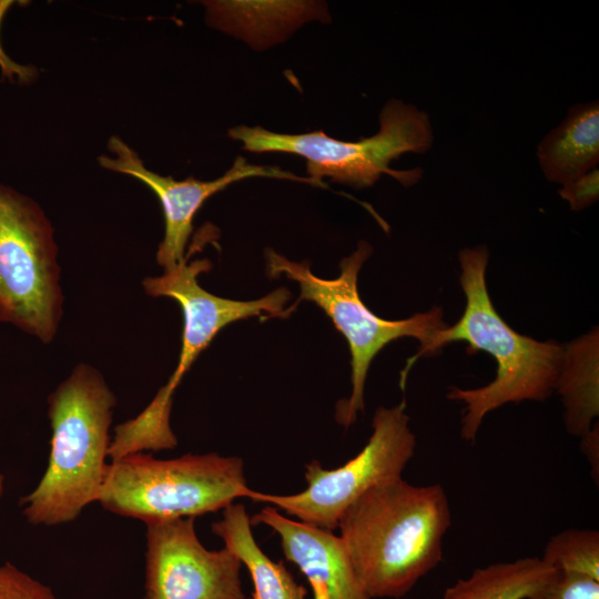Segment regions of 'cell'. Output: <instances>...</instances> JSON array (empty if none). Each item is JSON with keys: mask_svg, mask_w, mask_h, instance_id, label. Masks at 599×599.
<instances>
[{"mask_svg": "<svg viewBox=\"0 0 599 599\" xmlns=\"http://www.w3.org/2000/svg\"><path fill=\"white\" fill-rule=\"evenodd\" d=\"M564 347L555 390L565 407L567 432L582 436L599 414L598 332L596 329Z\"/></svg>", "mask_w": 599, "mask_h": 599, "instance_id": "obj_16", "label": "cell"}, {"mask_svg": "<svg viewBox=\"0 0 599 599\" xmlns=\"http://www.w3.org/2000/svg\"><path fill=\"white\" fill-rule=\"evenodd\" d=\"M115 404L102 375L87 364H79L49 395L52 437L48 466L37 487L19 501L29 524L71 522L99 500Z\"/></svg>", "mask_w": 599, "mask_h": 599, "instance_id": "obj_3", "label": "cell"}, {"mask_svg": "<svg viewBox=\"0 0 599 599\" xmlns=\"http://www.w3.org/2000/svg\"><path fill=\"white\" fill-rule=\"evenodd\" d=\"M451 511L440 484L403 477L364 493L338 522L355 575L372 599L406 596L443 559Z\"/></svg>", "mask_w": 599, "mask_h": 599, "instance_id": "obj_1", "label": "cell"}, {"mask_svg": "<svg viewBox=\"0 0 599 599\" xmlns=\"http://www.w3.org/2000/svg\"><path fill=\"white\" fill-rule=\"evenodd\" d=\"M229 135L251 152H283L304 158L309 177L319 183L328 177L356 187L372 186L383 174L404 186L416 184L423 175L422 169L395 170L389 164L407 152L424 154L434 142L428 114L400 100L384 105L375 135L356 142L341 141L323 131L286 134L246 125L230 129Z\"/></svg>", "mask_w": 599, "mask_h": 599, "instance_id": "obj_5", "label": "cell"}, {"mask_svg": "<svg viewBox=\"0 0 599 599\" xmlns=\"http://www.w3.org/2000/svg\"><path fill=\"white\" fill-rule=\"evenodd\" d=\"M106 154L98 158L100 166L109 171L126 174L145 184L159 199L164 214V237L156 252V261L169 270L186 256L185 247L193 230V219L204 202L230 184L243 179L261 176L292 180L314 186L325 187L313 179L298 176L277 166L256 165L238 156L233 165L221 176L212 181L187 177L177 181L163 176L145 167L139 154L121 138L111 136Z\"/></svg>", "mask_w": 599, "mask_h": 599, "instance_id": "obj_10", "label": "cell"}, {"mask_svg": "<svg viewBox=\"0 0 599 599\" xmlns=\"http://www.w3.org/2000/svg\"><path fill=\"white\" fill-rule=\"evenodd\" d=\"M251 525L268 526L283 554L306 577L313 599H372L359 583L344 544L333 531L296 521L265 506Z\"/></svg>", "mask_w": 599, "mask_h": 599, "instance_id": "obj_12", "label": "cell"}, {"mask_svg": "<svg viewBox=\"0 0 599 599\" xmlns=\"http://www.w3.org/2000/svg\"><path fill=\"white\" fill-rule=\"evenodd\" d=\"M4 491V476L0 473V499Z\"/></svg>", "mask_w": 599, "mask_h": 599, "instance_id": "obj_23", "label": "cell"}, {"mask_svg": "<svg viewBox=\"0 0 599 599\" xmlns=\"http://www.w3.org/2000/svg\"><path fill=\"white\" fill-rule=\"evenodd\" d=\"M581 437V451L586 456L590 467L591 476L596 485L599 480V432L598 424L592 426Z\"/></svg>", "mask_w": 599, "mask_h": 599, "instance_id": "obj_22", "label": "cell"}, {"mask_svg": "<svg viewBox=\"0 0 599 599\" xmlns=\"http://www.w3.org/2000/svg\"><path fill=\"white\" fill-rule=\"evenodd\" d=\"M540 558L556 571L581 575L599 581V531L562 530L548 540Z\"/></svg>", "mask_w": 599, "mask_h": 599, "instance_id": "obj_18", "label": "cell"}, {"mask_svg": "<svg viewBox=\"0 0 599 599\" xmlns=\"http://www.w3.org/2000/svg\"><path fill=\"white\" fill-rule=\"evenodd\" d=\"M252 490L244 461L236 456L207 453L159 459L133 453L108 465L98 502L146 525L223 510Z\"/></svg>", "mask_w": 599, "mask_h": 599, "instance_id": "obj_4", "label": "cell"}, {"mask_svg": "<svg viewBox=\"0 0 599 599\" xmlns=\"http://www.w3.org/2000/svg\"><path fill=\"white\" fill-rule=\"evenodd\" d=\"M211 530L246 567L253 599H306V588L294 579L283 561L272 560L257 545L243 504L233 502L223 509L222 519L212 524Z\"/></svg>", "mask_w": 599, "mask_h": 599, "instance_id": "obj_15", "label": "cell"}, {"mask_svg": "<svg viewBox=\"0 0 599 599\" xmlns=\"http://www.w3.org/2000/svg\"><path fill=\"white\" fill-rule=\"evenodd\" d=\"M53 227L37 202L0 184V322L43 343L62 315Z\"/></svg>", "mask_w": 599, "mask_h": 599, "instance_id": "obj_7", "label": "cell"}, {"mask_svg": "<svg viewBox=\"0 0 599 599\" xmlns=\"http://www.w3.org/2000/svg\"><path fill=\"white\" fill-rule=\"evenodd\" d=\"M207 22L255 48L275 43L325 8L307 1H203Z\"/></svg>", "mask_w": 599, "mask_h": 599, "instance_id": "obj_13", "label": "cell"}, {"mask_svg": "<svg viewBox=\"0 0 599 599\" xmlns=\"http://www.w3.org/2000/svg\"><path fill=\"white\" fill-rule=\"evenodd\" d=\"M556 572L539 557L475 569L446 588L441 599H528Z\"/></svg>", "mask_w": 599, "mask_h": 599, "instance_id": "obj_17", "label": "cell"}, {"mask_svg": "<svg viewBox=\"0 0 599 599\" xmlns=\"http://www.w3.org/2000/svg\"><path fill=\"white\" fill-rule=\"evenodd\" d=\"M561 185L558 194L569 202L572 211H581L598 201L599 170L596 167Z\"/></svg>", "mask_w": 599, "mask_h": 599, "instance_id": "obj_21", "label": "cell"}, {"mask_svg": "<svg viewBox=\"0 0 599 599\" xmlns=\"http://www.w3.org/2000/svg\"><path fill=\"white\" fill-rule=\"evenodd\" d=\"M0 599H58L52 589L7 561L0 565Z\"/></svg>", "mask_w": 599, "mask_h": 599, "instance_id": "obj_20", "label": "cell"}, {"mask_svg": "<svg viewBox=\"0 0 599 599\" xmlns=\"http://www.w3.org/2000/svg\"><path fill=\"white\" fill-rule=\"evenodd\" d=\"M537 156L546 179L560 184L598 167V101L571 106L565 120L539 143Z\"/></svg>", "mask_w": 599, "mask_h": 599, "instance_id": "obj_14", "label": "cell"}, {"mask_svg": "<svg viewBox=\"0 0 599 599\" xmlns=\"http://www.w3.org/2000/svg\"><path fill=\"white\" fill-rule=\"evenodd\" d=\"M194 519L145 525L144 599H246L241 560L226 547L206 549Z\"/></svg>", "mask_w": 599, "mask_h": 599, "instance_id": "obj_9", "label": "cell"}, {"mask_svg": "<svg viewBox=\"0 0 599 599\" xmlns=\"http://www.w3.org/2000/svg\"><path fill=\"white\" fill-rule=\"evenodd\" d=\"M528 599H599V581L581 575L556 571Z\"/></svg>", "mask_w": 599, "mask_h": 599, "instance_id": "obj_19", "label": "cell"}, {"mask_svg": "<svg viewBox=\"0 0 599 599\" xmlns=\"http://www.w3.org/2000/svg\"><path fill=\"white\" fill-rule=\"evenodd\" d=\"M489 253L485 245L459 252L460 285L466 296L465 311L457 323L434 333L427 345L407 361L400 387L413 364L422 356L434 355L453 342H466L467 353L483 351L497 363V374L488 385L461 389L451 387L447 398L465 404L460 436L476 439L484 417L508 403L541 402L556 389L565 347L557 342H539L514 331L491 303L486 268Z\"/></svg>", "mask_w": 599, "mask_h": 599, "instance_id": "obj_2", "label": "cell"}, {"mask_svg": "<svg viewBox=\"0 0 599 599\" xmlns=\"http://www.w3.org/2000/svg\"><path fill=\"white\" fill-rule=\"evenodd\" d=\"M189 255L161 276L143 281L145 293L152 297H169L179 303L183 313L182 348L177 366L167 384L177 387L196 357L210 345L216 334L232 322L253 316L285 317L291 293L280 287L256 301H236L215 296L197 282L201 273L209 272V260L187 263Z\"/></svg>", "mask_w": 599, "mask_h": 599, "instance_id": "obj_11", "label": "cell"}, {"mask_svg": "<svg viewBox=\"0 0 599 599\" xmlns=\"http://www.w3.org/2000/svg\"><path fill=\"white\" fill-rule=\"evenodd\" d=\"M364 448L343 466L325 469L316 459L305 466L306 488L293 495L252 490L250 499L274 505L306 525L333 531L345 510L375 485L402 477L413 458L416 436L409 427L406 402L379 406Z\"/></svg>", "mask_w": 599, "mask_h": 599, "instance_id": "obj_8", "label": "cell"}, {"mask_svg": "<svg viewBox=\"0 0 599 599\" xmlns=\"http://www.w3.org/2000/svg\"><path fill=\"white\" fill-rule=\"evenodd\" d=\"M373 247L361 241L354 253L339 263L341 274L334 280L315 276L307 262H293L273 250L266 252L270 277L284 274L298 283V301L306 300L319 306L334 326L346 338L352 359V394L336 405L335 418L345 428L356 422L364 410V388L367 372L374 357L390 342L400 337H414L420 346L428 344L434 333L443 329V309L433 307L399 321L384 319L374 314L362 301L357 290V276Z\"/></svg>", "mask_w": 599, "mask_h": 599, "instance_id": "obj_6", "label": "cell"}]
</instances>
